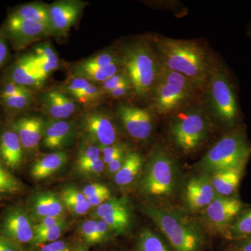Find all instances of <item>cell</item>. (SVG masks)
Returning <instances> with one entry per match:
<instances>
[{
    "label": "cell",
    "mask_w": 251,
    "mask_h": 251,
    "mask_svg": "<svg viewBox=\"0 0 251 251\" xmlns=\"http://www.w3.org/2000/svg\"><path fill=\"white\" fill-rule=\"evenodd\" d=\"M156 53L161 65L181 74L200 90H205L214 61L204 47L192 41L156 36Z\"/></svg>",
    "instance_id": "cell-1"
},
{
    "label": "cell",
    "mask_w": 251,
    "mask_h": 251,
    "mask_svg": "<svg viewBox=\"0 0 251 251\" xmlns=\"http://www.w3.org/2000/svg\"><path fill=\"white\" fill-rule=\"evenodd\" d=\"M204 90L207 92V110L226 126H237L242 117L237 86L228 69L217 60L214 61Z\"/></svg>",
    "instance_id": "cell-2"
},
{
    "label": "cell",
    "mask_w": 251,
    "mask_h": 251,
    "mask_svg": "<svg viewBox=\"0 0 251 251\" xmlns=\"http://www.w3.org/2000/svg\"><path fill=\"white\" fill-rule=\"evenodd\" d=\"M121 57L134 94L139 99L149 98L162 69L156 52L148 43L135 41L123 48Z\"/></svg>",
    "instance_id": "cell-3"
},
{
    "label": "cell",
    "mask_w": 251,
    "mask_h": 251,
    "mask_svg": "<svg viewBox=\"0 0 251 251\" xmlns=\"http://www.w3.org/2000/svg\"><path fill=\"white\" fill-rule=\"evenodd\" d=\"M251 156V143L245 128L237 126L231 128L207 151L200 161L201 170L208 174L246 167Z\"/></svg>",
    "instance_id": "cell-4"
},
{
    "label": "cell",
    "mask_w": 251,
    "mask_h": 251,
    "mask_svg": "<svg viewBox=\"0 0 251 251\" xmlns=\"http://www.w3.org/2000/svg\"><path fill=\"white\" fill-rule=\"evenodd\" d=\"M201 105L191 104L173 113L170 124L172 141L184 153L196 151L210 133L209 114Z\"/></svg>",
    "instance_id": "cell-5"
},
{
    "label": "cell",
    "mask_w": 251,
    "mask_h": 251,
    "mask_svg": "<svg viewBox=\"0 0 251 251\" xmlns=\"http://www.w3.org/2000/svg\"><path fill=\"white\" fill-rule=\"evenodd\" d=\"M198 91L191 80L162 66L150 98L151 108L160 115L173 114L192 104Z\"/></svg>",
    "instance_id": "cell-6"
},
{
    "label": "cell",
    "mask_w": 251,
    "mask_h": 251,
    "mask_svg": "<svg viewBox=\"0 0 251 251\" xmlns=\"http://www.w3.org/2000/svg\"><path fill=\"white\" fill-rule=\"evenodd\" d=\"M145 213L166 236L174 251H201L202 234L191 223L170 211L148 206Z\"/></svg>",
    "instance_id": "cell-7"
},
{
    "label": "cell",
    "mask_w": 251,
    "mask_h": 251,
    "mask_svg": "<svg viewBox=\"0 0 251 251\" xmlns=\"http://www.w3.org/2000/svg\"><path fill=\"white\" fill-rule=\"evenodd\" d=\"M175 184V168L173 158L163 148H156L151 153L142 179V189L151 196H168Z\"/></svg>",
    "instance_id": "cell-8"
},
{
    "label": "cell",
    "mask_w": 251,
    "mask_h": 251,
    "mask_svg": "<svg viewBox=\"0 0 251 251\" xmlns=\"http://www.w3.org/2000/svg\"><path fill=\"white\" fill-rule=\"evenodd\" d=\"M80 128L87 143L99 148L117 143L118 131L110 115L98 109H89L80 119Z\"/></svg>",
    "instance_id": "cell-9"
},
{
    "label": "cell",
    "mask_w": 251,
    "mask_h": 251,
    "mask_svg": "<svg viewBox=\"0 0 251 251\" xmlns=\"http://www.w3.org/2000/svg\"><path fill=\"white\" fill-rule=\"evenodd\" d=\"M52 32L53 30L44 23L9 15L1 34L9 39L14 49L20 50Z\"/></svg>",
    "instance_id": "cell-10"
},
{
    "label": "cell",
    "mask_w": 251,
    "mask_h": 251,
    "mask_svg": "<svg viewBox=\"0 0 251 251\" xmlns=\"http://www.w3.org/2000/svg\"><path fill=\"white\" fill-rule=\"evenodd\" d=\"M34 226L27 211L21 206H9L5 209L0 219V235L21 245L31 243Z\"/></svg>",
    "instance_id": "cell-11"
},
{
    "label": "cell",
    "mask_w": 251,
    "mask_h": 251,
    "mask_svg": "<svg viewBox=\"0 0 251 251\" xmlns=\"http://www.w3.org/2000/svg\"><path fill=\"white\" fill-rule=\"evenodd\" d=\"M117 115L126 132L133 139L144 141L151 136L153 122L148 110L122 104L117 108Z\"/></svg>",
    "instance_id": "cell-12"
},
{
    "label": "cell",
    "mask_w": 251,
    "mask_h": 251,
    "mask_svg": "<svg viewBox=\"0 0 251 251\" xmlns=\"http://www.w3.org/2000/svg\"><path fill=\"white\" fill-rule=\"evenodd\" d=\"M94 215L117 233H125L131 224L129 205L125 198H110L97 206Z\"/></svg>",
    "instance_id": "cell-13"
},
{
    "label": "cell",
    "mask_w": 251,
    "mask_h": 251,
    "mask_svg": "<svg viewBox=\"0 0 251 251\" xmlns=\"http://www.w3.org/2000/svg\"><path fill=\"white\" fill-rule=\"evenodd\" d=\"M243 207L244 204L237 198L219 196L204 209V219L215 229L226 230Z\"/></svg>",
    "instance_id": "cell-14"
},
{
    "label": "cell",
    "mask_w": 251,
    "mask_h": 251,
    "mask_svg": "<svg viewBox=\"0 0 251 251\" xmlns=\"http://www.w3.org/2000/svg\"><path fill=\"white\" fill-rule=\"evenodd\" d=\"M46 122L37 116H23L16 119L10 128L16 132L25 151L33 152L42 141Z\"/></svg>",
    "instance_id": "cell-15"
},
{
    "label": "cell",
    "mask_w": 251,
    "mask_h": 251,
    "mask_svg": "<svg viewBox=\"0 0 251 251\" xmlns=\"http://www.w3.org/2000/svg\"><path fill=\"white\" fill-rule=\"evenodd\" d=\"M47 77L39 70L31 54H27L23 56L13 64L6 80L12 81L32 90L41 87Z\"/></svg>",
    "instance_id": "cell-16"
},
{
    "label": "cell",
    "mask_w": 251,
    "mask_h": 251,
    "mask_svg": "<svg viewBox=\"0 0 251 251\" xmlns=\"http://www.w3.org/2000/svg\"><path fill=\"white\" fill-rule=\"evenodd\" d=\"M75 135L74 122L51 119L46 122L41 143L46 150L57 151L72 144Z\"/></svg>",
    "instance_id": "cell-17"
},
{
    "label": "cell",
    "mask_w": 251,
    "mask_h": 251,
    "mask_svg": "<svg viewBox=\"0 0 251 251\" xmlns=\"http://www.w3.org/2000/svg\"><path fill=\"white\" fill-rule=\"evenodd\" d=\"M83 4L75 1H56L49 6L50 18L53 31L66 34L82 12Z\"/></svg>",
    "instance_id": "cell-18"
},
{
    "label": "cell",
    "mask_w": 251,
    "mask_h": 251,
    "mask_svg": "<svg viewBox=\"0 0 251 251\" xmlns=\"http://www.w3.org/2000/svg\"><path fill=\"white\" fill-rule=\"evenodd\" d=\"M185 193L186 204L193 211L205 209L219 196L211 184L209 175H201L190 179Z\"/></svg>",
    "instance_id": "cell-19"
},
{
    "label": "cell",
    "mask_w": 251,
    "mask_h": 251,
    "mask_svg": "<svg viewBox=\"0 0 251 251\" xmlns=\"http://www.w3.org/2000/svg\"><path fill=\"white\" fill-rule=\"evenodd\" d=\"M64 209L60 196L52 191L34 193L28 200V213L31 219L38 221L46 217L64 216Z\"/></svg>",
    "instance_id": "cell-20"
},
{
    "label": "cell",
    "mask_w": 251,
    "mask_h": 251,
    "mask_svg": "<svg viewBox=\"0 0 251 251\" xmlns=\"http://www.w3.org/2000/svg\"><path fill=\"white\" fill-rule=\"evenodd\" d=\"M41 103L43 110L52 120H67L77 110L76 103L58 90L44 92Z\"/></svg>",
    "instance_id": "cell-21"
},
{
    "label": "cell",
    "mask_w": 251,
    "mask_h": 251,
    "mask_svg": "<svg viewBox=\"0 0 251 251\" xmlns=\"http://www.w3.org/2000/svg\"><path fill=\"white\" fill-rule=\"evenodd\" d=\"M24 150L17 134L11 128L0 135V158L8 168L16 169L24 160Z\"/></svg>",
    "instance_id": "cell-22"
},
{
    "label": "cell",
    "mask_w": 251,
    "mask_h": 251,
    "mask_svg": "<svg viewBox=\"0 0 251 251\" xmlns=\"http://www.w3.org/2000/svg\"><path fill=\"white\" fill-rule=\"evenodd\" d=\"M245 168L240 167L209 174L211 184L216 193L222 197H229L235 193L240 184Z\"/></svg>",
    "instance_id": "cell-23"
},
{
    "label": "cell",
    "mask_w": 251,
    "mask_h": 251,
    "mask_svg": "<svg viewBox=\"0 0 251 251\" xmlns=\"http://www.w3.org/2000/svg\"><path fill=\"white\" fill-rule=\"evenodd\" d=\"M69 156L64 151H57L49 153L34 162L31 168L34 179H46L62 169L67 163Z\"/></svg>",
    "instance_id": "cell-24"
},
{
    "label": "cell",
    "mask_w": 251,
    "mask_h": 251,
    "mask_svg": "<svg viewBox=\"0 0 251 251\" xmlns=\"http://www.w3.org/2000/svg\"><path fill=\"white\" fill-rule=\"evenodd\" d=\"M123 69L122 61L103 67L84 68L74 66L73 75L85 79L94 85H99Z\"/></svg>",
    "instance_id": "cell-25"
},
{
    "label": "cell",
    "mask_w": 251,
    "mask_h": 251,
    "mask_svg": "<svg viewBox=\"0 0 251 251\" xmlns=\"http://www.w3.org/2000/svg\"><path fill=\"white\" fill-rule=\"evenodd\" d=\"M143 163V157L139 152L128 151L123 166L115 174V184L125 186L133 183L141 171Z\"/></svg>",
    "instance_id": "cell-26"
},
{
    "label": "cell",
    "mask_w": 251,
    "mask_h": 251,
    "mask_svg": "<svg viewBox=\"0 0 251 251\" xmlns=\"http://www.w3.org/2000/svg\"><path fill=\"white\" fill-rule=\"evenodd\" d=\"M60 198L64 208L75 216L85 215L92 208L85 195L74 186L64 188Z\"/></svg>",
    "instance_id": "cell-27"
},
{
    "label": "cell",
    "mask_w": 251,
    "mask_h": 251,
    "mask_svg": "<svg viewBox=\"0 0 251 251\" xmlns=\"http://www.w3.org/2000/svg\"><path fill=\"white\" fill-rule=\"evenodd\" d=\"M31 55L39 70L46 76H49L51 73L57 70L59 67L58 56L49 44L37 46L34 53Z\"/></svg>",
    "instance_id": "cell-28"
},
{
    "label": "cell",
    "mask_w": 251,
    "mask_h": 251,
    "mask_svg": "<svg viewBox=\"0 0 251 251\" xmlns=\"http://www.w3.org/2000/svg\"><path fill=\"white\" fill-rule=\"evenodd\" d=\"M11 16L32 20L46 24L52 29L50 18L49 6L40 3H29L19 6L15 9ZM53 30V29H52Z\"/></svg>",
    "instance_id": "cell-29"
},
{
    "label": "cell",
    "mask_w": 251,
    "mask_h": 251,
    "mask_svg": "<svg viewBox=\"0 0 251 251\" xmlns=\"http://www.w3.org/2000/svg\"><path fill=\"white\" fill-rule=\"evenodd\" d=\"M226 237L233 240H242L251 237V209L241 214L225 231Z\"/></svg>",
    "instance_id": "cell-30"
},
{
    "label": "cell",
    "mask_w": 251,
    "mask_h": 251,
    "mask_svg": "<svg viewBox=\"0 0 251 251\" xmlns=\"http://www.w3.org/2000/svg\"><path fill=\"white\" fill-rule=\"evenodd\" d=\"M69 97L75 103L82 104L92 109L98 105L105 98V95L99 85L91 83L90 85Z\"/></svg>",
    "instance_id": "cell-31"
},
{
    "label": "cell",
    "mask_w": 251,
    "mask_h": 251,
    "mask_svg": "<svg viewBox=\"0 0 251 251\" xmlns=\"http://www.w3.org/2000/svg\"><path fill=\"white\" fill-rule=\"evenodd\" d=\"M0 104L9 115H17L25 111L34 104L33 93L20 94L0 99Z\"/></svg>",
    "instance_id": "cell-32"
},
{
    "label": "cell",
    "mask_w": 251,
    "mask_h": 251,
    "mask_svg": "<svg viewBox=\"0 0 251 251\" xmlns=\"http://www.w3.org/2000/svg\"><path fill=\"white\" fill-rule=\"evenodd\" d=\"M138 251H171L158 234L152 230L144 229L140 234L138 242Z\"/></svg>",
    "instance_id": "cell-33"
},
{
    "label": "cell",
    "mask_w": 251,
    "mask_h": 251,
    "mask_svg": "<svg viewBox=\"0 0 251 251\" xmlns=\"http://www.w3.org/2000/svg\"><path fill=\"white\" fill-rule=\"evenodd\" d=\"M121 61V54L115 51L106 50L84 59L75 65L84 68L103 67Z\"/></svg>",
    "instance_id": "cell-34"
},
{
    "label": "cell",
    "mask_w": 251,
    "mask_h": 251,
    "mask_svg": "<svg viewBox=\"0 0 251 251\" xmlns=\"http://www.w3.org/2000/svg\"><path fill=\"white\" fill-rule=\"evenodd\" d=\"M22 188L21 181L0 164V196L18 194Z\"/></svg>",
    "instance_id": "cell-35"
},
{
    "label": "cell",
    "mask_w": 251,
    "mask_h": 251,
    "mask_svg": "<svg viewBox=\"0 0 251 251\" xmlns=\"http://www.w3.org/2000/svg\"><path fill=\"white\" fill-rule=\"evenodd\" d=\"M67 225L65 222L50 227V228L43 229L40 231L34 232V238L31 244L34 245H44L49 243L56 242L59 240V238L64 233Z\"/></svg>",
    "instance_id": "cell-36"
},
{
    "label": "cell",
    "mask_w": 251,
    "mask_h": 251,
    "mask_svg": "<svg viewBox=\"0 0 251 251\" xmlns=\"http://www.w3.org/2000/svg\"><path fill=\"white\" fill-rule=\"evenodd\" d=\"M100 149L94 144L86 143L80 147L77 158V166L97 161L100 158Z\"/></svg>",
    "instance_id": "cell-37"
},
{
    "label": "cell",
    "mask_w": 251,
    "mask_h": 251,
    "mask_svg": "<svg viewBox=\"0 0 251 251\" xmlns=\"http://www.w3.org/2000/svg\"><path fill=\"white\" fill-rule=\"evenodd\" d=\"M127 84H132L131 81L128 73L123 67L121 71L99 86L105 95L114 89L121 85H127Z\"/></svg>",
    "instance_id": "cell-38"
},
{
    "label": "cell",
    "mask_w": 251,
    "mask_h": 251,
    "mask_svg": "<svg viewBox=\"0 0 251 251\" xmlns=\"http://www.w3.org/2000/svg\"><path fill=\"white\" fill-rule=\"evenodd\" d=\"M100 151L103 154V161L104 163L108 165L112 161L117 158V157L121 156L128 152L127 151V146L125 144L122 143H115L114 145H110V146L105 147V148H101Z\"/></svg>",
    "instance_id": "cell-39"
},
{
    "label": "cell",
    "mask_w": 251,
    "mask_h": 251,
    "mask_svg": "<svg viewBox=\"0 0 251 251\" xmlns=\"http://www.w3.org/2000/svg\"><path fill=\"white\" fill-rule=\"evenodd\" d=\"M31 93H33V90L31 89L18 85L12 81L6 80L4 85L0 88V99L20 95V94Z\"/></svg>",
    "instance_id": "cell-40"
},
{
    "label": "cell",
    "mask_w": 251,
    "mask_h": 251,
    "mask_svg": "<svg viewBox=\"0 0 251 251\" xmlns=\"http://www.w3.org/2000/svg\"><path fill=\"white\" fill-rule=\"evenodd\" d=\"M80 231L87 244L90 245L99 244L96 220H87L82 223L81 225Z\"/></svg>",
    "instance_id": "cell-41"
},
{
    "label": "cell",
    "mask_w": 251,
    "mask_h": 251,
    "mask_svg": "<svg viewBox=\"0 0 251 251\" xmlns=\"http://www.w3.org/2000/svg\"><path fill=\"white\" fill-rule=\"evenodd\" d=\"M105 163L101 158L86 164L77 166L79 171L85 175H97L103 173Z\"/></svg>",
    "instance_id": "cell-42"
},
{
    "label": "cell",
    "mask_w": 251,
    "mask_h": 251,
    "mask_svg": "<svg viewBox=\"0 0 251 251\" xmlns=\"http://www.w3.org/2000/svg\"><path fill=\"white\" fill-rule=\"evenodd\" d=\"M65 221L66 219L64 216L44 218V219L40 220L37 224H35L34 232L54 227V226H57V225L65 222Z\"/></svg>",
    "instance_id": "cell-43"
},
{
    "label": "cell",
    "mask_w": 251,
    "mask_h": 251,
    "mask_svg": "<svg viewBox=\"0 0 251 251\" xmlns=\"http://www.w3.org/2000/svg\"><path fill=\"white\" fill-rule=\"evenodd\" d=\"M132 94H134L133 85L132 84H127V85L120 86L110 91L105 94V97L114 99H122L127 98Z\"/></svg>",
    "instance_id": "cell-44"
},
{
    "label": "cell",
    "mask_w": 251,
    "mask_h": 251,
    "mask_svg": "<svg viewBox=\"0 0 251 251\" xmlns=\"http://www.w3.org/2000/svg\"><path fill=\"white\" fill-rule=\"evenodd\" d=\"M108 191H110V190L105 185L95 183V184L86 186L82 190V192L85 195L86 198H88L93 197L100 193L108 192Z\"/></svg>",
    "instance_id": "cell-45"
},
{
    "label": "cell",
    "mask_w": 251,
    "mask_h": 251,
    "mask_svg": "<svg viewBox=\"0 0 251 251\" xmlns=\"http://www.w3.org/2000/svg\"><path fill=\"white\" fill-rule=\"evenodd\" d=\"M0 251H26L21 244L0 235Z\"/></svg>",
    "instance_id": "cell-46"
},
{
    "label": "cell",
    "mask_w": 251,
    "mask_h": 251,
    "mask_svg": "<svg viewBox=\"0 0 251 251\" xmlns=\"http://www.w3.org/2000/svg\"><path fill=\"white\" fill-rule=\"evenodd\" d=\"M39 251H72L68 244L64 241L57 240L56 242L44 244Z\"/></svg>",
    "instance_id": "cell-47"
},
{
    "label": "cell",
    "mask_w": 251,
    "mask_h": 251,
    "mask_svg": "<svg viewBox=\"0 0 251 251\" xmlns=\"http://www.w3.org/2000/svg\"><path fill=\"white\" fill-rule=\"evenodd\" d=\"M10 56L9 46L4 36L0 34V69L9 60Z\"/></svg>",
    "instance_id": "cell-48"
},
{
    "label": "cell",
    "mask_w": 251,
    "mask_h": 251,
    "mask_svg": "<svg viewBox=\"0 0 251 251\" xmlns=\"http://www.w3.org/2000/svg\"><path fill=\"white\" fill-rule=\"evenodd\" d=\"M97 231L99 242L101 243L108 238L109 232L111 230L108 225L102 220L99 219L97 221Z\"/></svg>",
    "instance_id": "cell-49"
},
{
    "label": "cell",
    "mask_w": 251,
    "mask_h": 251,
    "mask_svg": "<svg viewBox=\"0 0 251 251\" xmlns=\"http://www.w3.org/2000/svg\"><path fill=\"white\" fill-rule=\"evenodd\" d=\"M127 153H124V154L121 155V156L117 157V158H115V159H114L113 161H112L109 163L108 168L110 174L115 175V173L120 171V168H122L124 163H125Z\"/></svg>",
    "instance_id": "cell-50"
},
{
    "label": "cell",
    "mask_w": 251,
    "mask_h": 251,
    "mask_svg": "<svg viewBox=\"0 0 251 251\" xmlns=\"http://www.w3.org/2000/svg\"><path fill=\"white\" fill-rule=\"evenodd\" d=\"M110 198V191L100 193L93 197L87 198V201L92 206H99Z\"/></svg>",
    "instance_id": "cell-51"
},
{
    "label": "cell",
    "mask_w": 251,
    "mask_h": 251,
    "mask_svg": "<svg viewBox=\"0 0 251 251\" xmlns=\"http://www.w3.org/2000/svg\"><path fill=\"white\" fill-rule=\"evenodd\" d=\"M229 251H251V238L238 241L231 247Z\"/></svg>",
    "instance_id": "cell-52"
},
{
    "label": "cell",
    "mask_w": 251,
    "mask_h": 251,
    "mask_svg": "<svg viewBox=\"0 0 251 251\" xmlns=\"http://www.w3.org/2000/svg\"><path fill=\"white\" fill-rule=\"evenodd\" d=\"M72 251H87V250L83 245L78 244V245L75 246V247L72 249Z\"/></svg>",
    "instance_id": "cell-53"
},
{
    "label": "cell",
    "mask_w": 251,
    "mask_h": 251,
    "mask_svg": "<svg viewBox=\"0 0 251 251\" xmlns=\"http://www.w3.org/2000/svg\"><path fill=\"white\" fill-rule=\"evenodd\" d=\"M248 35L251 38V23L250 25H249V29H248Z\"/></svg>",
    "instance_id": "cell-54"
}]
</instances>
